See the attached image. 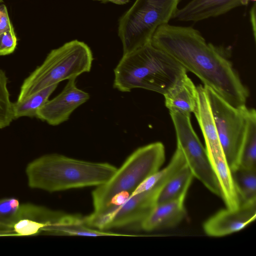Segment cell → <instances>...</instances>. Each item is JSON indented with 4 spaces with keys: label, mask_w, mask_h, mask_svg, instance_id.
Masks as SVG:
<instances>
[{
    "label": "cell",
    "mask_w": 256,
    "mask_h": 256,
    "mask_svg": "<svg viewBox=\"0 0 256 256\" xmlns=\"http://www.w3.org/2000/svg\"><path fill=\"white\" fill-rule=\"evenodd\" d=\"M150 43L171 56L232 106H246L249 92L232 62L222 50L207 43L198 30L166 24L156 30Z\"/></svg>",
    "instance_id": "cell-1"
},
{
    "label": "cell",
    "mask_w": 256,
    "mask_h": 256,
    "mask_svg": "<svg viewBox=\"0 0 256 256\" xmlns=\"http://www.w3.org/2000/svg\"><path fill=\"white\" fill-rule=\"evenodd\" d=\"M186 70L151 43L123 54L114 69V88L122 92L141 88L164 94Z\"/></svg>",
    "instance_id": "cell-2"
},
{
    "label": "cell",
    "mask_w": 256,
    "mask_h": 256,
    "mask_svg": "<svg viewBox=\"0 0 256 256\" xmlns=\"http://www.w3.org/2000/svg\"><path fill=\"white\" fill-rule=\"evenodd\" d=\"M117 170L106 162H91L52 154L28 164V184L33 188L55 192L98 186L108 182Z\"/></svg>",
    "instance_id": "cell-3"
},
{
    "label": "cell",
    "mask_w": 256,
    "mask_h": 256,
    "mask_svg": "<svg viewBox=\"0 0 256 256\" xmlns=\"http://www.w3.org/2000/svg\"><path fill=\"white\" fill-rule=\"evenodd\" d=\"M93 60L90 48L76 40L52 50L42 64L24 80L16 101H22L50 86L76 79L90 72Z\"/></svg>",
    "instance_id": "cell-4"
},
{
    "label": "cell",
    "mask_w": 256,
    "mask_h": 256,
    "mask_svg": "<svg viewBox=\"0 0 256 256\" xmlns=\"http://www.w3.org/2000/svg\"><path fill=\"white\" fill-rule=\"evenodd\" d=\"M165 160V149L161 142H154L137 148L104 184L97 186L92 196L94 212H102L116 194H131L146 178L158 172Z\"/></svg>",
    "instance_id": "cell-5"
},
{
    "label": "cell",
    "mask_w": 256,
    "mask_h": 256,
    "mask_svg": "<svg viewBox=\"0 0 256 256\" xmlns=\"http://www.w3.org/2000/svg\"><path fill=\"white\" fill-rule=\"evenodd\" d=\"M180 0H136L119 21L123 54L150 43L156 30L173 18Z\"/></svg>",
    "instance_id": "cell-6"
},
{
    "label": "cell",
    "mask_w": 256,
    "mask_h": 256,
    "mask_svg": "<svg viewBox=\"0 0 256 256\" xmlns=\"http://www.w3.org/2000/svg\"><path fill=\"white\" fill-rule=\"evenodd\" d=\"M204 86L225 158L232 170L238 166L249 108L246 106L234 107L211 88Z\"/></svg>",
    "instance_id": "cell-7"
},
{
    "label": "cell",
    "mask_w": 256,
    "mask_h": 256,
    "mask_svg": "<svg viewBox=\"0 0 256 256\" xmlns=\"http://www.w3.org/2000/svg\"><path fill=\"white\" fill-rule=\"evenodd\" d=\"M176 131L177 146L182 151L194 177L210 192L221 196L220 186L206 150L192 126L190 116L170 112Z\"/></svg>",
    "instance_id": "cell-8"
},
{
    "label": "cell",
    "mask_w": 256,
    "mask_h": 256,
    "mask_svg": "<svg viewBox=\"0 0 256 256\" xmlns=\"http://www.w3.org/2000/svg\"><path fill=\"white\" fill-rule=\"evenodd\" d=\"M163 186H155L149 190L130 196L120 206L84 216V222L89 227L102 230L134 224L140 225L157 204L158 194Z\"/></svg>",
    "instance_id": "cell-9"
},
{
    "label": "cell",
    "mask_w": 256,
    "mask_h": 256,
    "mask_svg": "<svg viewBox=\"0 0 256 256\" xmlns=\"http://www.w3.org/2000/svg\"><path fill=\"white\" fill-rule=\"evenodd\" d=\"M90 98L88 92L76 86V79L69 80L58 96L38 109L36 118L51 126L59 125L67 121L72 112Z\"/></svg>",
    "instance_id": "cell-10"
},
{
    "label": "cell",
    "mask_w": 256,
    "mask_h": 256,
    "mask_svg": "<svg viewBox=\"0 0 256 256\" xmlns=\"http://www.w3.org/2000/svg\"><path fill=\"white\" fill-rule=\"evenodd\" d=\"M68 215L32 204H20L13 231L15 236L48 234L52 228L63 224Z\"/></svg>",
    "instance_id": "cell-11"
},
{
    "label": "cell",
    "mask_w": 256,
    "mask_h": 256,
    "mask_svg": "<svg viewBox=\"0 0 256 256\" xmlns=\"http://www.w3.org/2000/svg\"><path fill=\"white\" fill-rule=\"evenodd\" d=\"M256 218V200L241 203L236 209H222L208 218L203 224L206 234L223 236L237 232L254 222Z\"/></svg>",
    "instance_id": "cell-12"
},
{
    "label": "cell",
    "mask_w": 256,
    "mask_h": 256,
    "mask_svg": "<svg viewBox=\"0 0 256 256\" xmlns=\"http://www.w3.org/2000/svg\"><path fill=\"white\" fill-rule=\"evenodd\" d=\"M248 2V0H191L178 10L173 19L196 22L217 17Z\"/></svg>",
    "instance_id": "cell-13"
},
{
    "label": "cell",
    "mask_w": 256,
    "mask_h": 256,
    "mask_svg": "<svg viewBox=\"0 0 256 256\" xmlns=\"http://www.w3.org/2000/svg\"><path fill=\"white\" fill-rule=\"evenodd\" d=\"M165 105L170 112L190 116L196 110L198 91L186 73L164 94Z\"/></svg>",
    "instance_id": "cell-14"
},
{
    "label": "cell",
    "mask_w": 256,
    "mask_h": 256,
    "mask_svg": "<svg viewBox=\"0 0 256 256\" xmlns=\"http://www.w3.org/2000/svg\"><path fill=\"white\" fill-rule=\"evenodd\" d=\"M185 199H178L158 204L140 224L146 231L176 226L185 218Z\"/></svg>",
    "instance_id": "cell-15"
},
{
    "label": "cell",
    "mask_w": 256,
    "mask_h": 256,
    "mask_svg": "<svg viewBox=\"0 0 256 256\" xmlns=\"http://www.w3.org/2000/svg\"><path fill=\"white\" fill-rule=\"evenodd\" d=\"M216 176L222 199L226 208L236 209L241 204L234 181L231 169L224 153L208 156Z\"/></svg>",
    "instance_id": "cell-16"
},
{
    "label": "cell",
    "mask_w": 256,
    "mask_h": 256,
    "mask_svg": "<svg viewBox=\"0 0 256 256\" xmlns=\"http://www.w3.org/2000/svg\"><path fill=\"white\" fill-rule=\"evenodd\" d=\"M194 176L187 165L180 170L161 189L157 204L178 199H185Z\"/></svg>",
    "instance_id": "cell-17"
},
{
    "label": "cell",
    "mask_w": 256,
    "mask_h": 256,
    "mask_svg": "<svg viewBox=\"0 0 256 256\" xmlns=\"http://www.w3.org/2000/svg\"><path fill=\"white\" fill-rule=\"evenodd\" d=\"M186 165L184 156L177 146L168 165L146 178L134 191L130 196L149 190L155 186H164L172 177Z\"/></svg>",
    "instance_id": "cell-18"
},
{
    "label": "cell",
    "mask_w": 256,
    "mask_h": 256,
    "mask_svg": "<svg viewBox=\"0 0 256 256\" xmlns=\"http://www.w3.org/2000/svg\"><path fill=\"white\" fill-rule=\"evenodd\" d=\"M238 166L256 168V112L249 108L246 131L239 156Z\"/></svg>",
    "instance_id": "cell-19"
},
{
    "label": "cell",
    "mask_w": 256,
    "mask_h": 256,
    "mask_svg": "<svg viewBox=\"0 0 256 256\" xmlns=\"http://www.w3.org/2000/svg\"><path fill=\"white\" fill-rule=\"evenodd\" d=\"M58 84L47 86L22 101L12 102L14 120L23 116L36 117V112L48 100Z\"/></svg>",
    "instance_id": "cell-20"
},
{
    "label": "cell",
    "mask_w": 256,
    "mask_h": 256,
    "mask_svg": "<svg viewBox=\"0 0 256 256\" xmlns=\"http://www.w3.org/2000/svg\"><path fill=\"white\" fill-rule=\"evenodd\" d=\"M231 170L241 203L256 200V168L238 166Z\"/></svg>",
    "instance_id": "cell-21"
},
{
    "label": "cell",
    "mask_w": 256,
    "mask_h": 256,
    "mask_svg": "<svg viewBox=\"0 0 256 256\" xmlns=\"http://www.w3.org/2000/svg\"><path fill=\"white\" fill-rule=\"evenodd\" d=\"M20 205L18 200L14 198L0 200V236H14L13 226Z\"/></svg>",
    "instance_id": "cell-22"
},
{
    "label": "cell",
    "mask_w": 256,
    "mask_h": 256,
    "mask_svg": "<svg viewBox=\"0 0 256 256\" xmlns=\"http://www.w3.org/2000/svg\"><path fill=\"white\" fill-rule=\"evenodd\" d=\"M50 234L91 236L123 235L94 229L92 228L87 226L83 223L72 224L56 226L52 230Z\"/></svg>",
    "instance_id": "cell-23"
},
{
    "label": "cell",
    "mask_w": 256,
    "mask_h": 256,
    "mask_svg": "<svg viewBox=\"0 0 256 256\" xmlns=\"http://www.w3.org/2000/svg\"><path fill=\"white\" fill-rule=\"evenodd\" d=\"M12 106L8 88V78L0 68V130L9 126L14 120Z\"/></svg>",
    "instance_id": "cell-24"
},
{
    "label": "cell",
    "mask_w": 256,
    "mask_h": 256,
    "mask_svg": "<svg viewBox=\"0 0 256 256\" xmlns=\"http://www.w3.org/2000/svg\"><path fill=\"white\" fill-rule=\"evenodd\" d=\"M17 45V38L14 28L0 34V56L12 53Z\"/></svg>",
    "instance_id": "cell-25"
},
{
    "label": "cell",
    "mask_w": 256,
    "mask_h": 256,
    "mask_svg": "<svg viewBox=\"0 0 256 256\" xmlns=\"http://www.w3.org/2000/svg\"><path fill=\"white\" fill-rule=\"evenodd\" d=\"M13 28L6 7L4 4L0 5V34Z\"/></svg>",
    "instance_id": "cell-26"
},
{
    "label": "cell",
    "mask_w": 256,
    "mask_h": 256,
    "mask_svg": "<svg viewBox=\"0 0 256 256\" xmlns=\"http://www.w3.org/2000/svg\"><path fill=\"white\" fill-rule=\"evenodd\" d=\"M250 22L252 28L254 36L256 40V4L254 3L250 11Z\"/></svg>",
    "instance_id": "cell-27"
},
{
    "label": "cell",
    "mask_w": 256,
    "mask_h": 256,
    "mask_svg": "<svg viewBox=\"0 0 256 256\" xmlns=\"http://www.w3.org/2000/svg\"><path fill=\"white\" fill-rule=\"evenodd\" d=\"M103 2H110L117 4H124L128 2L129 0H94Z\"/></svg>",
    "instance_id": "cell-28"
},
{
    "label": "cell",
    "mask_w": 256,
    "mask_h": 256,
    "mask_svg": "<svg viewBox=\"0 0 256 256\" xmlns=\"http://www.w3.org/2000/svg\"><path fill=\"white\" fill-rule=\"evenodd\" d=\"M248 0L249 2H250V1H254V2L256 1V0Z\"/></svg>",
    "instance_id": "cell-29"
},
{
    "label": "cell",
    "mask_w": 256,
    "mask_h": 256,
    "mask_svg": "<svg viewBox=\"0 0 256 256\" xmlns=\"http://www.w3.org/2000/svg\"><path fill=\"white\" fill-rule=\"evenodd\" d=\"M3 2V0H0V3L2 2Z\"/></svg>",
    "instance_id": "cell-30"
}]
</instances>
